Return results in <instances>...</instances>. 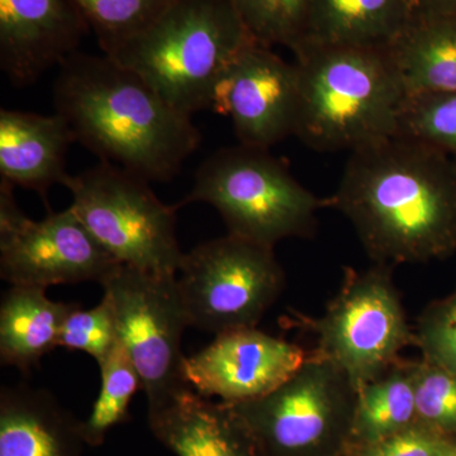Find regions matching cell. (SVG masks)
I'll return each mask as SVG.
<instances>
[{"mask_svg": "<svg viewBox=\"0 0 456 456\" xmlns=\"http://www.w3.org/2000/svg\"><path fill=\"white\" fill-rule=\"evenodd\" d=\"M416 362L399 360L356 392L351 446L369 445L417 424Z\"/></svg>", "mask_w": 456, "mask_h": 456, "instance_id": "21", "label": "cell"}, {"mask_svg": "<svg viewBox=\"0 0 456 456\" xmlns=\"http://www.w3.org/2000/svg\"><path fill=\"white\" fill-rule=\"evenodd\" d=\"M412 18L410 0H312L301 46L386 49Z\"/></svg>", "mask_w": 456, "mask_h": 456, "instance_id": "19", "label": "cell"}, {"mask_svg": "<svg viewBox=\"0 0 456 456\" xmlns=\"http://www.w3.org/2000/svg\"><path fill=\"white\" fill-rule=\"evenodd\" d=\"M392 269L380 264L362 272L346 268L322 317L294 316L293 326L316 335L312 354L344 371L355 392L387 373L402 350L416 346Z\"/></svg>", "mask_w": 456, "mask_h": 456, "instance_id": "6", "label": "cell"}, {"mask_svg": "<svg viewBox=\"0 0 456 456\" xmlns=\"http://www.w3.org/2000/svg\"><path fill=\"white\" fill-rule=\"evenodd\" d=\"M397 134L434 146L456 164V92L404 98Z\"/></svg>", "mask_w": 456, "mask_h": 456, "instance_id": "25", "label": "cell"}, {"mask_svg": "<svg viewBox=\"0 0 456 456\" xmlns=\"http://www.w3.org/2000/svg\"><path fill=\"white\" fill-rule=\"evenodd\" d=\"M189 325L213 335L257 327L285 288L274 248L230 235L184 253L176 274Z\"/></svg>", "mask_w": 456, "mask_h": 456, "instance_id": "9", "label": "cell"}, {"mask_svg": "<svg viewBox=\"0 0 456 456\" xmlns=\"http://www.w3.org/2000/svg\"><path fill=\"white\" fill-rule=\"evenodd\" d=\"M103 51L112 56L142 32L174 0H73Z\"/></svg>", "mask_w": 456, "mask_h": 456, "instance_id": "23", "label": "cell"}, {"mask_svg": "<svg viewBox=\"0 0 456 456\" xmlns=\"http://www.w3.org/2000/svg\"><path fill=\"white\" fill-rule=\"evenodd\" d=\"M77 142L59 113L0 110V175L14 187L29 189L47 202L55 184L64 185L69 149Z\"/></svg>", "mask_w": 456, "mask_h": 456, "instance_id": "16", "label": "cell"}, {"mask_svg": "<svg viewBox=\"0 0 456 456\" xmlns=\"http://www.w3.org/2000/svg\"><path fill=\"white\" fill-rule=\"evenodd\" d=\"M79 303L51 301L46 289L11 285L0 303V362L22 373L59 346L65 318Z\"/></svg>", "mask_w": 456, "mask_h": 456, "instance_id": "20", "label": "cell"}, {"mask_svg": "<svg viewBox=\"0 0 456 456\" xmlns=\"http://www.w3.org/2000/svg\"><path fill=\"white\" fill-rule=\"evenodd\" d=\"M255 42L232 0H174L110 57L191 117L213 108L228 69Z\"/></svg>", "mask_w": 456, "mask_h": 456, "instance_id": "4", "label": "cell"}, {"mask_svg": "<svg viewBox=\"0 0 456 456\" xmlns=\"http://www.w3.org/2000/svg\"><path fill=\"white\" fill-rule=\"evenodd\" d=\"M452 441L417 424L369 445L350 448L345 456H443Z\"/></svg>", "mask_w": 456, "mask_h": 456, "instance_id": "29", "label": "cell"}, {"mask_svg": "<svg viewBox=\"0 0 456 456\" xmlns=\"http://www.w3.org/2000/svg\"><path fill=\"white\" fill-rule=\"evenodd\" d=\"M213 108L231 117L239 143L270 150L296 134L299 110L296 64L255 42L228 69Z\"/></svg>", "mask_w": 456, "mask_h": 456, "instance_id": "12", "label": "cell"}, {"mask_svg": "<svg viewBox=\"0 0 456 456\" xmlns=\"http://www.w3.org/2000/svg\"><path fill=\"white\" fill-rule=\"evenodd\" d=\"M417 422L456 443V373L416 362Z\"/></svg>", "mask_w": 456, "mask_h": 456, "instance_id": "26", "label": "cell"}, {"mask_svg": "<svg viewBox=\"0 0 456 456\" xmlns=\"http://www.w3.org/2000/svg\"><path fill=\"white\" fill-rule=\"evenodd\" d=\"M412 17L456 16V0H410Z\"/></svg>", "mask_w": 456, "mask_h": 456, "instance_id": "30", "label": "cell"}, {"mask_svg": "<svg viewBox=\"0 0 456 456\" xmlns=\"http://www.w3.org/2000/svg\"><path fill=\"white\" fill-rule=\"evenodd\" d=\"M14 185L0 182V277L42 288L95 281L103 285L122 264L108 253L73 209L33 221L18 206Z\"/></svg>", "mask_w": 456, "mask_h": 456, "instance_id": "11", "label": "cell"}, {"mask_svg": "<svg viewBox=\"0 0 456 456\" xmlns=\"http://www.w3.org/2000/svg\"><path fill=\"white\" fill-rule=\"evenodd\" d=\"M82 421L53 393L28 384L0 389V456H84Z\"/></svg>", "mask_w": 456, "mask_h": 456, "instance_id": "17", "label": "cell"}, {"mask_svg": "<svg viewBox=\"0 0 456 456\" xmlns=\"http://www.w3.org/2000/svg\"><path fill=\"white\" fill-rule=\"evenodd\" d=\"M415 335L422 359L456 373V288L422 311Z\"/></svg>", "mask_w": 456, "mask_h": 456, "instance_id": "28", "label": "cell"}, {"mask_svg": "<svg viewBox=\"0 0 456 456\" xmlns=\"http://www.w3.org/2000/svg\"><path fill=\"white\" fill-rule=\"evenodd\" d=\"M112 307L117 338L139 371L147 411L189 388L182 338L191 327L176 275L119 265L102 285Z\"/></svg>", "mask_w": 456, "mask_h": 456, "instance_id": "10", "label": "cell"}, {"mask_svg": "<svg viewBox=\"0 0 456 456\" xmlns=\"http://www.w3.org/2000/svg\"><path fill=\"white\" fill-rule=\"evenodd\" d=\"M155 439L176 456H260L231 404L203 397L191 387L147 411Z\"/></svg>", "mask_w": 456, "mask_h": 456, "instance_id": "15", "label": "cell"}, {"mask_svg": "<svg viewBox=\"0 0 456 456\" xmlns=\"http://www.w3.org/2000/svg\"><path fill=\"white\" fill-rule=\"evenodd\" d=\"M294 136L318 152L373 145L395 136L403 92L380 47L301 46Z\"/></svg>", "mask_w": 456, "mask_h": 456, "instance_id": "3", "label": "cell"}, {"mask_svg": "<svg viewBox=\"0 0 456 456\" xmlns=\"http://www.w3.org/2000/svg\"><path fill=\"white\" fill-rule=\"evenodd\" d=\"M326 206L351 222L374 264L456 253V164L421 141L395 134L350 152Z\"/></svg>", "mask_w": 456, "mask_h": 456, "instance_id": "1", "label": "cell"}, {"mask_svg": "<svg viewBox=\"0 0 456 456\" xmlns=\"http://www.w3.org/2000/svg\"><path fill=\"white\" fill-rule=\"evenodd\" d=\"M116 321L106 297L90 310L77 305L65 318L60 331L59 346L71 351H84L97 362L106 359L116 346Z\"/></svg>", "mask_w": 456, "mask_h": 456, "instance_id": "27", "label": "cell"}, {"mask_svg": "<svg viewBox=\"0 0 456 456\" xmlns=\"http://www.w3.org/2000/svg\"><path fill=\"white\" fill-rule=\"evenodd\" d=\"M57 69L55 112L102 163L167 183L200 146L191 117L112 57L77 51Z\"/></svg>", "mask_w": 456, "mask_h": 456, "instance_id": "2", "label": "cell"}, {"mask_svg": "<svg viewBox=\"0 0 456 456\" xmlns=\"http://www.w3.org/2000/svg\"><path fill=\"white\" fill-rule=\"evenodd\" d=\"M246 28L263 46L290 51L301 42L312 0H232Z\"/></svg>", "mask_w": 456, "mask_h": 456, "instance_id": "24", "label": "cell"}, {"mask_svg": "<svg viewBox=\"0 0 456 456\" xmlns=\"http://www.w3.org/2000/svg\"><path fill=\"white\" fill-rule=\"evenodd\" d=\"M386 50L404 98L456 92V16L412 17Z\"/></svg>", "mask_w": 456, "mask_h": 456, "instance_id": "18", "label": "cell"}, {"mask_svg": "<svg viewBox=\"0 0 456 456\" xmlns=\"http://www.w3.org/2000/svg\"><path fill=\"white\" fill-rule=\"evenodd\" d=\"M443 456H456V443L450 444Z\"/></svg>", "mask_w": 456, "mask_h": 456, "instance_id": "31", "label": "cell"}, {"mask_svg": "<svg viewBox=\"0 0 456 456\" xmlns=\"http://www.w3.org/2000/svg\"><path fill=\"white\" fill-rule=\"evenodd\" d=\"M98 367L101 391L88 419L82 421L83 437L89 448L103 445L112 428L130 419L132 398L142 389L139 371L119 341Z\"/></svg>", "mask_w": 456, "mask_h": 456, "instance_id": "22", "label": "cell"}, {"mask_svg": "<svg viewBox=\"0 0 456 456\" xmlns=\"http://www.w3.org/2000/svg\"><path fill=\"white\" fill-rule=\"evenodd\" d=\"M206 203L230 235L274 248L287 239H310L326 207L269 150L241 145L217 150L196 171L193 188L176 206Z\"/></svg>", "mask_w": 456, "mask_h": 456, "instance_id": "5", "label": "cell"}, {"mask_svg": "<svg viewBox=\"0 0 456 456\" xmlns=\"http://www.w3.org/2000/svg\"><path fill=\"white\" fill-rule=\"evenodd\" d=\"M90 31L73 0H0V69L14 88L31 86Z\"/></svg>", "mask_w": 456, "mask_h": 456, "instance_id": "14", "label": "cell"}, {"mask_svg": "<svg viewBox=\"0 0 456 456\" xmlns=\"http://www.w3.org/2000/svg\"><path fill=\"white\" fill-rule=\"evenodd\" d=\"M307 356L294 342L246 327L216 335L208 346L185 358L183 371L189 386L203 397L244 403L275 391Z\"/></svg>", "mask_w": 456, "mask_h": 456, "instance_id": "13", "label": "cell"}, {"mask_svg": "<svg viewBox=\"0 0 456 456\" xmlns=\"http://www.w3.org/2000/svg\"><path fill=\"white\" fill-rule=\"evenodd\" d=\"M356 392L332 362L308 354L275 391L228 403L250 432L260 456H345L351 446Z\"/></svg>", "mask_w": 456, "mask_h": 456, "instance_id": "7", "label": "cell"}, {"mask_svg": "<svg viewBox=\"0 0 456 456\" xmlns=\"http://www.w3.org/2000/svg\"><path fill=\"white\" fill-rule=\"evenodd\" d=\"M64 187L73 197L75 215L119 264L178 274L184 256L176 236L179 207L165 204L150 182L99 161L69 176Z\"/></svg>", "mask_w": 456, "mask_h": 456, "instance_id": "8", "label": "cell"}]
</instances>
